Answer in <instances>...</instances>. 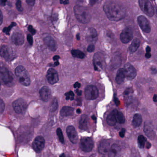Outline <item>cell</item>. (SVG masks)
<instances>
[{
    "label": "cell",
    "instance_id": "6da1fadb",
    "mask_svg": "<svg viewBox=\"0 0 157 157\" xmlns=\"http://www.w3.org/2000/svg\"><path fill=\"white\" fill-rule=\"evenodd\" d=\"M103 10L109 20L118 21L125 17L126 9L122 4L115 2L107 1L103 5Z\"/></svg>",
    "mask_w": 157,
    "mask_h": 157
},
{
    "label": "cell",
    "instance_id": "7a4b0ae2",
    "mask_svg": "<svg viewBox=\"0 0 157 157\" xmlns=\"http://www.w3.org/2000/svg\"><path fill=\"white\" fill-rule=\"evenodd\" d=\"M75 17L80 23L87 24L90 21L91 15L89 10L86 7L80 5H76L74 7Z\"/></svg>",
    "mask_w": 157,
    "mask_h": 157
},
{
    "label": "cell",
    "instance_id": "3957f363",
    "mask_svg": "<svg viewBox=\"0 0 157 157\" xmlns=\"http://www.w3.org/2000/svg\"><path fill=\"white\" fill-rule=\"evenodd\" d=\"M15 75L21 84L25 86L30 84V79L27 70L23 66H18L16 68Z\"/></svg>",
    "mask_w": 157,
    "mask_h": 157
},
{
    "label": "cell",
    "instance_id": "277c9868",
    "mask_svg": "<svg viewBox=\"0 0 157 157\" xmlns=\"http://www.w3.org/2000/svg\"><path fill=\"white\" fill-rule=\"evenodd\" d=\"M94 68L95 70L100 71L105 67V59L104 56L100 52L96 53L93 58Z\"/></svg>",
    "mask_w": 157,
    "mask_h": 157
},
{
    "label": "cell",
    "instance_id": "5b68a950",
    "mask_svg": "<svg viewBox=\"0 0 157 157\" xmlns=\"http://www.w3.org/2000/svg\"><path fill=\"white\" fill-rule=\"evenodd\" d=\"M139 5L142 11L148 16H153L154 10L151 2L147 0H140Z\"/></svg>",
    "mask_w": 157,
    "mask_h": 157
},
{
    "label": "cell",
    "instance_id": "8992f818",
    "mask_svg": "<svg viewBox=\"0 0 157 157\" xmlns=\"http://www.w3.org/2000/svg\"><path fill=\"white\" fill-rule=\"evenodd\" d=\"M99 90L95 86L89 85L85 89V97L88 100L96 99L99 96Z\"/></svg>",
    "mask_w": 157,
    "mask_h": 157
},
{
    "label": "cell",
    "instance_id": "52a82bcc",
    "mask_svg": "<svg viewBox=\"0 0 157 157\" xmlns=\"http://www.w3.org/2000/svg\"><path fill=\"white\" fill-rule=\"evenodd\" d=\"M80 146L81 149L85 152H90L94 147V142L90 137L81 138L80 142Z\"/></svg>",
    "mask_w": 157,
    "mask_h": 157
},
{
    "label": "cell",
    "instance_id": "ba28073f",
    "mask_svg": "<svg viewBox=\"0 0 157 157\" xmlns=\"http://www.w3.org/2000/svg\"><path fill=\"white\" fill-rule=\"evenodd\" d=\"M13 106L15 112L18 114L24 113L27 109L26 101L22 99H19L14 101Z\"/></svg>",
    "mask_w": 157,
    "mask_h": 157
},
{
    "label": "cell",
    "instance_id": "9c48e42d",
    "mask_svg": "<svg viewBox=\"0 0 157 157\" xmlns=\"http://www.w3.org/2000/svg\"><path fill=\"white\" fill-rule=\"evenodd\" d=\"M12 76L10 74L8 70L4 67H0V80L2 81L4 84L7 85H10L13 81Z\"/></svg>",
    "mask_w": 157,
    "mask_h": 157
},
{
    "label": "cell",
    "instance_id": "30bf717a",
    "mask_svg": "<svg viewBox=\"0 0 157 157\" xmlns=\"http://www.w3.org/2000/svg\"><path fill=\"white\" fill-rule=\"evenodd\" d=\"M123 69L125 77L128 80H132L137 76V71L136 69L129 63H127L124 65Z\"/></svg>",
    "mask_w": 157,
    "mask_h": 157
},
{
    "label": "cell",
    "instance_id": "8fae6325",
    "mask_svg": "<svg viewBox=\"0 0 157 157\" xmlns=\"http://www.w3.org/2000/svg\"><path fill=\"white\" fill-rule=\"evenodd\" d=\"M137 21L139 26L144 32L149 33L151 31V26L148 19L143 15L138 16Z\"/></svg>",
    "mask_w": 157,
    "mask_h": 157
},
{
    "label": "cell",
    "instance_id": "7c38bea8",
    "mask_svg": "<svg viewBox=\"0 0 157 157\" xmlns=\"http://www.w3.org/2000/svg\"><path fill=\"white\" fill-rule=\"evenodd\" d=\"M133 32L130 27H126L124 29L120 35L121 41L124 44H128L133 38Z\"/></svg>",
    "mask_w": 157,
    "mask_h": 157
},
{
    "label": "cell",
    "instance_id": "4fadbf2b",
    "mask_svg": "<svg viewBox=\"0 0 157 157\" xmlns=\"http://www.w3.org/2000/svg\"><path fill=\"white\" fill-rule=\"evenodd\" d=\"M45 141L44 138L42 136H38L36 137L33 142V148L34 150L39 153L44 148Z\"/></svg>",
    "mask_w": 157,
    "mask_h": 157
},
{
    "label": "cell",
    "instance_id": "5bb4252c",
    "mask_svg": "<svg viewBox=\"0 0 157 157\" xmlns=\"http://www.w3.org/2000/svg\"><path fill=\"white\" fill-rule=\"evenodd\" d=\"M46 77L48 82L51 84H55L58 83L59 80L58 72L53 68H50L48 70Z\"/></svg>",
    "mask_w": 157,
    "mask_h": 157
},
{
    "label": "cell",
    "instance_id": "9a60e30c",
    "mask_svg": "<svg viewBox=\"0 0 157 157\" xmlns=\"http://www.w3.org/2000/svg\"><path fill=\"white\" fill-rule=\"evenodd\" d=\"M66 133L68 138L72 143L76 144L78 142V134L74 127L73 126H68L67 128Z\"/></svg>",
    "mask_w": 157,
    "mask_h": 157
},
{
    "label": "cell",
    "instance_id": "2e32d148",
    "mask_svg": "<svg viewBox=\"0 0 157 157\" xmlns=\"http://www.w3.org/2000/svg\"><path fill=\"white\" fill-rule=\"evenodd\" d=\"M44 42L50 50L55 51L57 49V44L52 37L48 36L44 38Z\"/></svg>",
    "mask_w": 157,
    "mask_h": 157
},
{
    "label": "cell",
    "instance_id": "e0dca14e",
    "mask_svg": "<svg viewBox=\"0 0 157 157\" xmlns=\"http://www.w3.org/2000/svg\"><path fill=\"white\" fill-rule=\"evenodd\" d=\"M108 153V157H121V148L118 145L114 144Z\"/></svg>",
    "mask_w": 157,
    "mask_h": 157
},
{
    "label": "cell",
    "instance_id": "ac0fdd59",
    "mask_svg": "<svg viewBox=\"0 0 157 157\" xmlns=\"http://www.w3.org/2000/svg\"><path fill=\"white\" fill-rule=\"evenodd\" d=\"M40 95L42 100L44 101H48L51 95V91L47 86H44L40 91Z\"/></svg>",
    "mask_w": 157,
    "mask_h": 157
},
{
    "label": "cell",
    "instance_id": "d6986e66",
    "mask_svg": "<svg viewBox=\"0 0 157 157\" xmlns=\"http://www.w3.org/2000/svg\"><path fill=\"white\" fill-rule=\"evenodd\" d=\"M12 41L16 45H21L24 43V37L21 33L15 32L12 35Z\"/></svg>",
    "mask_w": 157,
    "mask_h": 157
},
{
    "label": "cell",
    "instance_id": "ffe728a7",
    "mask_svg": "<svg viewBox=\"0 0 157 157\" xmlns=\"http://www.w3.org/2000/svg\"><path fill=\"white\" fill-rule=\"evenodd\" d=\"M110 143L106 140H102L100 142L99 146V151L100 153L105 154L110 150Z\"/></svg>",
    "mask_w": 157,
    "mask_h": 157
},
{
    "label": "cell",
    "instance_id": "44dd1931",
    "mask_svg": "<svg viewBox=\"0 0 157 157\" xmlns=\"http://www.w3.org/2000/svg\"><path fill=\"white\" fill-rule=\"evenodd\" d=\"M87 40L90 43H95L97 40V33L96 30L94 28H90L86 37Z\"/></svg>",
    "mask_w": 157,
    "mask_h": 157
},
{
    "label": "cell",
    "instance_id": "7402d4cb",
    "mask_svg": "<svg viewBox=\"0 0 157 157\" xmlns=\"http://www.w3.org/2000/svg\"><path fill=\"white\" fill-rule=\"evenodd\" d=\"M144 131L146 135L151 139H153L155 137V132L151 124L145 123L144 126Z\"/></svg>",
    "mask_w": 157,
    "mask_h": 157
},
{
    "label": "cell",
    "instance_id": "603a6c76",
    "mask_svg": "<svg viewBox=\"0 0 157 157\" xmlns=\"http://www.w3.org/2000/svg\"><path fill=\"white\" fill-rule=\"evenodd\" d=\"M74 112V109L72 107L65 106L61 109L60 111V115L62 117H68L73 115Z\"/></svg>",
    "mask_w": 157,
    "mask_h": 157
},
{
    "label": "cell",
    "instance_id": "cb8c5ba5",
    "mask_svg": "<svg viewBox=\"0 0 157 157\" xmlns=\"http://www.w3.org/2000/svg\"><path fill=\"white\" fill-rule=\"evenodd\" d=\"M88 119L86 115H83L80 118L79 122V128L82 130H86L87 129Z\"/></svg>",
    "mask_w": 157,
    "mask_h": 157
},
{
    "label": "cell",
    "instance_id": "d4e9b609",
    "mask_svg": "<svg viewBox=\"0 0 157 157\" xmlns=\"http://www.w3.org/2000/svg\"><path fill=\"white\" fill-rule=\"evenodd\" d=\"M140 41L138 38H135L132 41L131 44L129 47V50L131 53L136 52L140 46Z\"/></svg>",
    "mask_w": 157,
    "mask_h": 157
},
{
    "label": "cell",
    "instance_id": "484cf974",
    "mask_svg": "<svg viewBox=\"0 0 157 157\" xmlns=\"http://www.w3.org/2000/svg\"><path fill=\"white\" fill-rule=\"evenodd\" d=\"M125 78L124 71L123 68H121L118 70L117 73L115 80L118 84H121L123 83Z\"/></svg>",
    "mask_w": 157,
    "mask_h": 157
},
{
    "label": "cell",
    "instance_id": "4316f807",
    "mask_svg": "<svg viewBox=\"0 0 157 157\" xmlns=\"http://www.w3.org/2000/svg\"><path fill=\"white\" fill-rule=\"evenodd\" d=\"M142 123V118L141 115L138 113L134 115L132 120V124L133 126L135 128L140 126Z\"/></svg>",
    "mask_w": 157,
    "mask_h": 157
},
{
    "label": "cell",
    "instance_id": "83f0119b",
    "mask_svg": "<svg viewBox=\"0 0 157 157\" xmlns=\"http://www.w3.org/2000/svg\"><path fill=\"white\" fill-rule=\"evenodd\" d=\"M113 112H114V113H115L117 122L121 124L124 123L125 122V118H124L122 113L119 112L116 109L113 110Z\"/></svg>",
    "mask_w": 157,
    "mask_h": 157
},
{
    "label": "cell",
    "instance_id": "f1b7e54d",
    "mask_svg": "<svg viewBox=\"0 0 157 157\" xmlns=\"http://www.w3.org/2000/svg\"><path fill=\"white\" fill-rule=\"evenodd\" d=\"M107 123L110 126H114L117 123L115 116L113 111L108 115L107 118Z\"/></svg>",
    "mask_w": 157,
    "mask_h": 157
},
{
    "label": "cell",
    "instance_id": "f546056e",
    "mask_svg": "<svg viewBox=\"0 0 157 157\" xmlns=\"http://www.w3.org/2000/svg\"><path fill=\"white\" fill-rule=\"evenodd\" d=\"M0 55L2 58H4L6 60L8 59L10 54L8 47L6 46H3V47H2L0 49Z\"/></svg>",
    "mask_w": 157,
    "mask_h": 157
},
{
    "label": "cell",
    "instance_id": "4dcf8cb0",
    "mask_svg": "<svg viewBox=\"0 0 157 157\" xmlns=\"http://www.w3.org/2000/svg\"><path fill=\"white\" fill-rule=\"evenodd\" d=\"M71 54L73 56L74 58H79V59H84L85 58V54L79 50H72L71 51Z\"/></svg>",
    "mask_w": 157,
    "mask_h": 157
},
{
    "label": "cell",
    "instance_id": "1f68e13d",
    "mask_svg": "<svg viewBox=\"0 0 157 157\" xmlns=\"http://www.w3.org/2000/svg\"><path fill=\"white\" fill-rule=\"evenodd\" d=\"M137 142L139 148L140 149H143L144 147L146 142V139L143 135H140L138 136Z\"/></svg>",
    "mask_w": 157,
    "mask_h": 157
},
{
    "label": "cell",
    "instance_id": "d6a6232c",
    "mask_svg": "<svg viewBox=\"0 0 157 157\" xmlns=\"http://www.w3.org/2000/svg\"><path fill=\"white\" fill-rule=\"evenodd\" d=\"M58 108V100L56 98L53 100L50 106V110L52 112H55Z\"/></svg>",
    "mask_w": 157,
    "mask_h": 157
},
{
    "label": "cell",
    "instance_id": "836d02e7",
    "mask_svg": "<svg viewBox=\"0 0 157 157\" xmlns=\"http://www.w3.org/2000/svg\"><path fill=\"white\" fill-rule=\"evenodd\" d=\"M56 132H57V135H58V137L59 139V141H60V142H61L62 143H64V139L63 132H62L61 129L58 128V129H57Z\"/></svg>",
    "mask_w": 157,
    "mask_h": 157
},
{
    "label": "cell",
    "instance_id": "e575fe53",
    "mask_svg": "<svg viewBox=\"0 0 157 157\" xmlns=\"http://www.w3.org/2000/svg\"><path fill=\"white\" fill-rule=\"evenodd\" d=\"M16 23L15 22H13L12 24H11V25H10L8 27H5L4 29H3V31L5 33H6V34L7 35H9L10 34V31H11L12 28H13L14 26H16Z\"/></svg>",
    "mask_w": 157,
    "mask_h": 157
},
{
    "label": "cell",
    "instance_id": "d590c367",
    "mask_svg": "<svg viewBox=\"0 0 157 157\" xmlns=\"http://www.w3.org/2000/svg\"><path fill=\"white\" fill-rule=\"evenodd\" d=\"M65 96L66 100H72L74 99V94L73 92L71 91L66 93H65Z\"/></svg>",
    "mask_w": 157,
    "mask_h": 157
},
{
    "label": "cell",
    "instance_id": "8d00e7d4",
    "mask_svg": "<svg viewBox=\"0 0 157 157\" xmlns=\"http://www.w3.org/2000/svg\"><path fill=\"white\" fill-rule=\"evenodd\" d=\"M16 6L17 10L20 12H22L23 10L22 7L21 2L20 1L18 0L17 1L16 3Z\"/></svg>",
    "mask_w": 157,
    "mask_h": 157
},
{
    "label": "cell",
    "instance_id": "74e56055",
    "mask_svg": "<svg viewBox=\"0 0 157 157\" xmlns=\"http://www.w3.org/2000/svg\"><path fill=\"white\" fill-rule=\"evenodd\" d=\"M4 108H5V104L3 100L0 98V113L4 112Z\"/></svg>",
    "mask_w": 157,
    "mask_h": 157
},
{
    "label": "cell",
    "instance_id": "f35d334b",
    "mask_svg": "<svg viewBox=\"0 0 157 157\" xmlns=\"http://www.w3.org/2000/svg\"><path fill=\"white\" fill-rule=\"evenodd\" d=\"M87 50L88 52H93L95 50V46L93 44H90L88 46L87 48Z\"/></svg>",
    "mask_w": 157,
    "mask_h": 157
},
{
    "label": "cell",
    "instance_id": "ab89813d",
    "mask_svg": "<svg viewBox=\"0 0 157 157\" xmlns=\"http://www.w3.org/2000/svg\"><path fill=\"white\" fill-rule=\"evenodd\" d=\"M28 30H29V31L32 34V35H35L36 33V31L35 30V29L33 28V26H31V25H29L28 26Z\"/></svg>",
    "mask_w": 157,
    "mask_h": 157
},
{
    "label": "cell",
    "instance_id": "60d3db41",
    "mask_svg": "<svg viewBox=\"0 0 157 157\" xmlns=\"http://www.w3.org/2000/svg\"><path fill=\"white\" fill-rule=\"evenodd\" d=\"M27 38L29 44H30L31 45H32L33 43V38H32V36L30 35V34H29V35H28V36H27Z\"/></svg>",
    "mask_w": 157,
    "mask_h": 157
},
{
    "label": "cell",
    "instance_id": "b9f144b4",
    "mask_svg": "<svg viewBox=\"0 0 157 157\" xmlns=\"http://www.w3.org/2000/svg\"><path fill=\"white\" fill-rule=\"evenodd\" d=\"M125 131H126V130H125V129H122L121 130V131H120V133H119V135H120V136H121V138H123V137H124Z\"/></svg>",
    "mask_w": 157,
    "mask_h": 157
},
{
    "label": "cell",
    "instance_id": "7bdbcfd3",
    "mask_svg": "<svg viewBox=\"0 0 157 157\" xmlns=\"http://www.w3.org/2000/svg\"><path fill=\"white\" fill-rule=\"evenodd\" d=\"M132 92V90L131 88H128L125 90L124 91V93L125 95H129L130 93H131Z\"/></svg>",
    "mask_w": 157,
    "mask_h": 157
},
{
    "label": "cell",
    "instance_id": "ee69618b",
    "mask_svg": "<svg viewBox=\"0 0 157 157\" xmlns=\"http://www.w3.org/2000/svg\"><path fill=\"white\" fill-rule=\"evenodd\" d=\"M114 101H115V103L117 106H119L120 105V101L116 97V96H114Z\"/></svg>",
    "mask_w": 157,
    "mask_h": 157
},
{
    "label": "cell",
    "instance_id": "f6af8a7d",
    "mask_svg": "<svg viewBox=\"0 0 157 157\" xmlns=\"http://www.w3.org/2000/svg\"><path fill=\"white\" fill-rule=\"evenodd\" d=\"M3 22V15L1 10H0V25H1Z\"/></svg>",
    "mask_w": 157,
    "mask_h": 157
},
{
    "label": "cell",
    "instance_id": "bcb514c9",
    "mask_svg": "<svg viewBox=\"0 0 157 157\" xmlns=\"http://www.w3.org/2000/svg\"><path fill=\"white\" fill-rule=\"evenodd\" d=\"M80 85H80V83L79 82H76V83H74V87L75 89H77V88L79 89V88H80Z\"/></svg>",
    "mask_w": 157,
    "mask_h": 157
},
{
    "label": "cell",
    "instance_id": "7dc6e473",
    "mask_svg": "<svg viewBox=\"0 0 157 157\" xmlns=\"http://www.w3.org/2000/svg\"><path fill=\"white\" fill-rule=\"evenodd\" d=\"M26 2L29 5L32 6L35 4V1H27Z\"/></svg>",
    "mask_w": 157,
    "mask_h": 157
},
{
    "label": "cell",
    "instance_id": "c3c4849f",
    "mask_svg": "<svg viewBox=\"0 0 157 157\" xmlns=\"http://www.w3.org/2000/svg\"><path fill=\"white\" fill-rule=\"evenodd\" d=\"M7 1H3V0H0V5L1 6H4L6 5V3Z\"/></svg>",
    "mask_w": 157,
    "mask_h": 157
},
{
    "label": "cell",
    "instance_id": "681fc988",
    "mask_svg": "<svg viewBox=\"0 0 157 157\" xmlns=\"http://www.w3.org/2000/svg\"><path fill=\"white\" fill-rule=\"evenodd\" d=\"M146 53H150L151 51V47L149 46H147L146 47Z\"/></svg>",
    "mask_w": 157,
    "mask_h": 157
},
{
    "label": "cell",
    "instance_id": "f907efd6",
    "mask_svg": "<svg viewBox=\"0 0 157 157\" xmlns=\"http://www.w3.org/2000/svg\"><path fill=\"white\" fill-rule=\"evenodd\" d=\"M59 59H60V56H58V55H55L53 57V60L54 61H58V60Z\"/></svg>",
    "mask_w": 157,
    "mask_h": 157
},
{
    "label": "cell",
    "instance_id": "816d5d0a",
    "mask_svg": "<svg viewBox=\"0 0 157 157\" xmlns=\"http://www.w3.org/2000/svg\"><path fill=\"white\" fill-rule=\"evenodd\" d=\"M75 92H76V93H77L78 96H81V94H82V91H81L79 90H76Z\"/></svg>",
    "mask_w": 157,
    "mask_h": 157
},
{
    "label": "cell",
    "instance_id": "f5cc1de1",
    "mask_svg": "<svg viewBox=\"0 0 157 157\" xmlns=\"http://www.w3.org/2000/svg\"><path fill=\"white\" fill-rule=\"evenodd\" d=\"M60 2L61 4H64V5H66V4H68L69 3V2L68 1H61Z\"/></svg>",
    "mask_w": 157,
    "mask_h": 157
},
{
    "label": "cell",
    "instance_id": "db71d44e",
    "mask_svg": "<svg viewBox=\"0 0 157 157\" xmlns=\"http://www.w3.org/2000/svg\"><path fill=\"white\" fill-rule=\"evenodd\" d=\"M151 57V54L150 53H146L145 54V57L146 58H148V59H149V58H150Z\"/></svg>",
    "mask_w": 157,
    "mask_h": 157
},
{
    "label": "cell",
    "instance_id": "11a10c76",
    "mask_svg": "<svg viewBox=\"0 0 157 157\" xmlns=\"http://www.w3.org/2000/svg\"><path fill=\"white\" fill-rule=\"evenodd\" d=\"M151 144L149 142H148L146 143V148L147 149H149L151 148Z\"/></svg>",
    "mask_w": 157,
    "mask_h": 157
},
{
    "label": "cell",
    "instance_id": "9f6ffc18",
    "mask_svg": "<svg viewBox=\"0 0 157 157\" xmlns=\"http://www.w3.org/2000/svg\"><path fill=\"white\" fill-rule=\"evenodd\" d=\"M96 2V1H94V0H91V1H90V4L92 5H94Z\"/></svg>",
    "mask_w": 157,
    "mask_h": 157
},
{
    "label": "cell",
    "instance_id": "6f0895ef",
    "mask_svg": "<svg viewBox=\"0 0 157 157\" xmlns=\"http://www.w3.org/2000/svg\"><path fill=\"white\" fill-rule=\"evenodd\" d=\"M153 101H154V102H157V95H154V96H153Z\"/></svg>",
    "mask_w": 157,
    "mask_h": 157
},
{
    "label": "cell",
    "instance_id": "680465c9",
    "mask_svg": "<svg viewBox=\"0 0 157 157\" xmlns=\"http://www.w3.org/2000/svg\"><path fill=\"white\" fill-rule=\"evenodd\" d=\"M92 119H93V120L95 122V123L96 122V116L93 115L92 116Z\"/></svg>",
    "mask_w": 157,
    "mask_h": 157
},
{
    "label": "cell",
    "instance_id": "91938a15",
    "mask_svg": "<svg viewBox=\"0 0 157 157\" xmlns=\"http://www.w3.org/2000/svg\"><path fill=\"white\" fill-rule=\"evenodd\" d=\"M59 65V63L58 61H57L54 63V65H55V66H57Z\"/></svg>",
    "mask_w": 157,
    "mask_h": 157
},
{
    "label": "cell",
    "instance_id": "94428289",
    "mask_svg": "<svg viewBox=\"0 0 157 157\" xmlns=\"http://www.w3.org/2000/svg\"><path fill=\"white\" fill-rule=\"evenodd\" d=\"M81 111L80 109H77V110H76V113H81Z\"/></svg>",
    "mask_w": 157,
    "mask_h": 157
},
{
    "label": "cell",
    "instance_id": "6125c7cd",
    "mask_svg": "<svg viewBox=\"0 0 157 157\" xmlns=\"http://www.w3.org/2000/svg\"><path fill=\"white\" fill-rule=\"evenodd\" d=\"M76 38L78 40H80V34H78L76 35Z\"/></svg>",
    "mask_w": 157,
    "mask_h": 157
},
{
    "label": "cell",
    "instance_id": "be15d7a7",
    "mask_svg": "<svg viewBox=\"0 0 157 157\" xmlns=\"http://www.w3.org/2000/svg\"><path fill=\"white\" fill-rule=\"evenodd\" d=\"M60 157H65V154H64V153H62V154L60 155Z\"/></svg>",
    "mask_w": 157,
    "mask_h": 157
},
{
    "label": "cell",
    "instance_id": "e7e4bbea",
    "mask_svg": "<svg viewBox=\"0 0 157 157\" xmlns=\"http://www.w3.org/2000/svg\"><path fill=\"white\" fill-rule=\"evenodd\" d=\"M0 87H1V83H0Z\"/></svg>",
    "mask_w": 157,
    "mask_h": 157
},
{
    "label": "cell",
    "instance_id": "03108f58",
    "mask_svg": "<svg viewBox=\"0 0 157 157\" xmlns=\"http://www.w3.org/2000/svg\"></svg>",
    "mask_w": 157,
    "mask_h": 157
}]
</instances>
